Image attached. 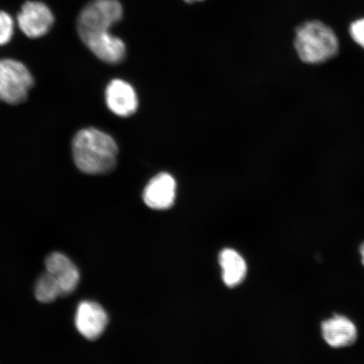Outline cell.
<instances>
[{
  "label": "cell",
  "instance_id": "obj_1",
  "mask_svg": "<svg viewBox=\"0 0 364 364\" xmlns=\"http://www.w3.org/2000/svg\"><path fill=\"white\" fill-rule=\"evenodd\" d=\"M73 158L78 169L88 175L107 174L117 165L118 146L116 141L104 132L85 129L73 139Z\"/></svg>",
  "mask_w": 364,
  "mask_h": 364
},
{
  "label": "cell",
  "instance_id": "obj_12",
  "mask_svg": "<svg viewBox=\"0 0 364 364\" xmlns=\"http://www.w3.org/2000/svg\"><path fill=\"white\" fill-rule=\"evenodd\" d=\"M220 264L225 284L233 288L242 283L247 272V262L240 255L232 249L222 250Z\"/></svg>",
  "mask_w": 364,
  "mask_h": 364
},
{
  "label": "cell",
  "instance_id": "obj_10",
  "mask_svg": "<svg viewBox=\"0 0 364 364\" xmlns=\"http://www.w3.org/2000/svg\"><path fill=\"white\" fill-rule=\"evenodd\" d=\"M45 267L46 271L56 277L62 296L74 292L80 283V274L70 258L62 253L53 252L46 259Z\"/></svg>",
  "mask_w": 364,
  "mask_h": 364
},
{
  "label": "cell",
  "instance_id": "obj_7",
  "mask_svg": "<svg viewBox=\"0 0 364 364\" xmlns=\"http://www.w3.org/2000/svg\"><path fill=\"white\" fill-rule=\"evenodd\" d=\"M107 323V314L97 303L83 301L77 308L75 326L86 339L99 338L106 329Z\"/></svg>",
  "mask_w": 364,
  "mask_h": 364
},
{
  "label": "cell",
  "instance_id": "obj_8",
  "mask_svg": "<svg viewBox=\"0 0 364 364\" xmlns=\"http://www.w3.org/2000/svg\"><path fill=\"white\" fill-rule=\"evenodd\" d=\"M176 195V182L168 173H161L145 186L143 199L148 207L164 210L173 206Z\"/></svg>",
  "mask_w": 364,
  "mask_h": 364
},
{
  "label": "cell",
  "instance_id": "obj_11",
  "mask_svg": "<svg viewBox=\"0 0 364 364\" xmlns=\"http://www.w3.org/2000/svg\"><path fill=\"white\" fill-rule=\"evenodd\" d=\"M82 42L95 56L110 65H117L124 61L126 57L124 41L110 33L90 36Z\"/></svg>",
  "mask_w": 364,
  "mask_h": 364
},
{
  "label": "cell",
  "instance_id": "obj_13",
  "mask_svg": "<svg viewBox=\"0 0 364 364\" xmlns=\"http://www.w3.org/2000/svg\"><path fill=\"white\" fill-rule=\"evenodd\" d=\"M35 296L41 303H51L61 297L60 287L55 277L46 271L38 277L35 285Z\"/></svg>",
  "mask_w": 364,
  "mask_h": 364
},
{
  "label": "cell",
  "instance_id": "obj_5",
  "mask_svg": "<svg viewBox=\"0 0 364 364\" xmlns=\"http://www.w3.org/2000/svg\"><path fill=\"white\" fill-rule=\"evenodd\" d=\"M18 26L30 38H41L47 34L54 23V16L45 4L26 2L17 16Z\"/></svg>",
  "mask_w": 364,
  "mask_h": 364
},
{
  "label": "cell",
  "instance_id": "obj_6",
  "mask_svg": "<svg viewBox=\"0 0 364 364\" xmlns=\"http://www.w3.org/2000/svg\"><path fill=\"white\" fill-rule=\"evenodd\" d=\"M321 332L325 343L335 349L351 347L358 338L356 324L351 318L340 314H335L322 321Z\"/></svg>",
  "mask_w": 364,
  "mask_h": 364
},
{
  "label": "cell",
  "instance_id": "obj_3",
  "mask_svg": "<svg viewBox=\"0 0 364 364\" xmlns=\"http://www.w3.org/2000/svg\"><path fill=\"white\" fill-rule=\"evenodd\" d=\"M122 13L117 0H92L81 11L77 22L80 39L110 33L111 27L122 19Z\"/></svg>",
  "mask_w": 364,
  "mask_h": 364
},
{
  "label": "cell",
  "instance_id": "obj_2",
  "mask_svg": "<svg viewBox=\"0 0 364 364\" xmlns=\"http://www.w3.org/2000/svg\"><path fill=\"white\" fill-rule=\"evenodd\" d=\"M294 43L300 60L309 65L331 60L339 50L338 38L334 31L318 21H308L299 26Z\"/></svg>",
  "mask_w": 364,
  "mask_h": 364
},
{
  "label": "cell",
  "instance_id": "obj_14",
  "mask_svg": "<svg viewBox=\"0 0 364 364\" xmlns=\"http://www.w3.org/2000/svg\"><path fill=\"white\" fill-rule=\"evenodd\" d=\"M14 34V21L8 13L0 11V46L11 42Z\"/></svg>",
  "mask_w": 364,
  "mask_h": 364
},
{
  "label": "cell",
  "instance_id": "obj_4",
  "mask_svg": "<svg viewBox=\"0 0 364 364\" xmlns=\"http://www.w3.org/2000/svg\"><path fill=\"white\" fill-rule=\"evenodd\" d=\"M28 68L14 59H0V102L12 106L25 102L33 87Z\"/></svg>",
  "mask_w": 364,
  "mask_h": 364
},
{
  "label": "cell",
  "instance_id": "obj_16",
  "mask_svg": "<svg viewBox=\"0 0 364 364\" xmlns=\"http://www.w3.org/2000/svg\"><path fill=\"white\" fill-rule=\"evenodd\" d=\"M359 254H360L361 262L364 267V242H363L359 247Z\"/></svg>",
  "mask_w": 364,
  "mask_h": 364
},
{
  "label": "cell",
  "instance_id": "obj_9",
  "mask_svg": "<svg viewBox=\"0 0 364 364\" xmlns=\"http://www.w3.org/2000/svg\"><path fill=\"white\" fill-rule=\"evenodd\" d=\"M107 107L117 116L127 117L136 112L139 106L133 86L122 80H113L106 90Z\"/></svg>",
  "mask_w": 364,
  "mask_h": 364
},
{
  "label": "cell",
  "instance_id": "obj_15",
  "mask_svg": "<svg viewBox=\"0 0 364 364\" xmlns=\"http://www.w3.org/2000/svg\"><path fill=\"white\" fill-rule=\"evenodd\" d=\"M350 36L359 47L364 49V17L352 23Z\"/></svg>",
  "mask_w": 364,
  "mask_h": 364
},
{
  "label": "cell",
  "instance_id": "obj_17",
  "mask_svg": "<svg viewBox=\"0 0 364 364\" xmlns=\"http://www.w3.org/2000/svg\"><path fill=\"white\" fill-rule=\"evenodd\" d=\"M185 2L192 4L198 1H203V0H184Z\"/></svg>",
  "mask_w": 364,
  "mask_h": 364
}]
</instances>
